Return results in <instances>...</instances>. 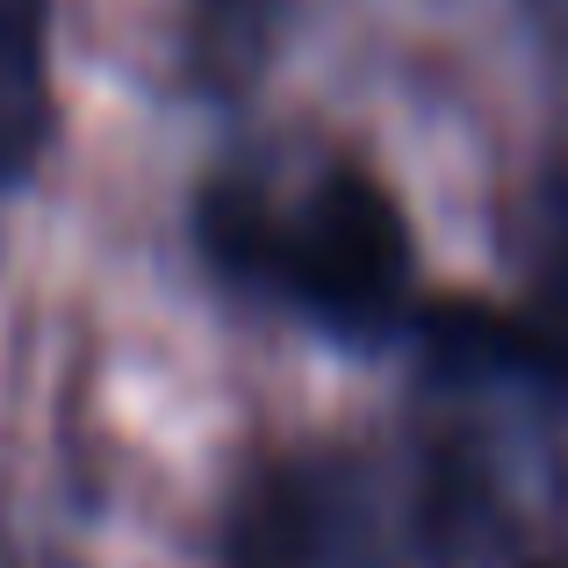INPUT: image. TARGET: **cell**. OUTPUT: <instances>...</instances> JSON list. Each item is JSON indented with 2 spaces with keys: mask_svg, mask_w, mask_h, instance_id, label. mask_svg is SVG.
<instances>
[{
  "mask_svg": "<svg viewBox=\"0 0 568 568\" xmlns=\"http://www.w3.org/2000/svg\"><path fill=\"white\" fill-rule=\"evenodd\" d=\"M202 237L231 274L288 281L310 310L338 324H367L403 288V216L367 173H324L317 194L288 223L260 209L252 194L216 187L202 202Z\"/></svg>",
  "mask_w": 568,
  "mask_h": 568,
  "instance_id": "cell-1",
  "label": "cell"
},
{
  "mask_svg": "<svg viewBox=\"0 0 568 568\" xmlns=\"http://www.w3.org/2000/svg\"><path fill=\"white\" fill-rule=\"evenodd\" d=\"M51 138V22L43 0H0V187L22 181Z\"/></svg>",
  "mask_w": 568,
  "mask_h": 568,
  "instance_id": "cell-2",
  "label": "cell"
}]
</instances>
